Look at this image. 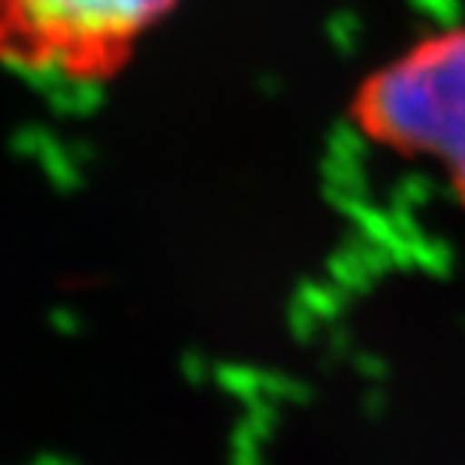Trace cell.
<instances>
[{
	"label": "cell",
	"instance_id": "cell-1",
	"mask_svg": "<svg viewBox=\"0 0 465 465\" xmlns=\"http://www.w3.org/2000/svg\"><path fill=\"white\" fill-rule=\"evenodd\" d=\"M348 118L371 145L439 170L465 209V22L420 34L371 67Z\"/></svg>",
	"mask_w": 465,
	"mask_h": 465
},
{
	"label": "cell",
	"instance_id": "cell-2",
	"mask_svg": "<svg viewBox=\"0 0 465 465\" xmlns=\"http://www.w3.org/2000/svg\"><path fill=\"white\" fill-rule=\"evenodd\" d=\"M179 0H0V64L64 82L113 79Z\"/></svg>",
	"mask_w": 465,
	"mask_h": 465
}]
</instances>
